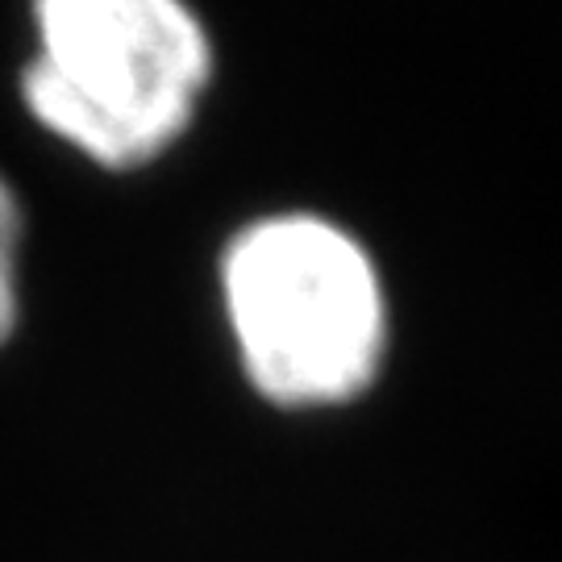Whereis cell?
Listing matches in <instances>:
<instances>
[{"label": "cell", "mask_w": 562, "mask_h": 562, "mask_svg": "<svg viewBox=\"0 0 562 562\" xmlns=\"http://www.w3.org/2000/svg\"><path fill=\"white\" fill-rule=\"evenodd\" d=\"M222 313L241 375L276 408H341L387 355V292L371 250L317 213H267L222 255Z\"/></svg>", "instance_id": "cell-1"}, {"label": "cell", "mask_w": 562, "mask_h": 562, "mask_svg": "<svg viewBox=\"0 0 562 562\" xmlns=\"http://www.w3.org/2000/svg\"><path fill=\"white\" fill-rule=\"evenodd\" d=\"M21 101L101 167L162 155L196 117L213 42L188 0H30Z\"/></svg>", "instance_id": "cell-2"}, {"label": "cell", "mask_w": 562, "mask_h": 562, "mask_svg": "<svg viewBox=\"0 0 562 562\" xmlns=\"http://www.w3.org/2000/svg\"><path fill=\"white\" fill-rule=\"evenodd\" d=\"M18 250H21V204L13 196L9 180L0 176V346L13 338L21 317Z\"/></svg>", "instance_id": "cell-3"}]
</instances>
